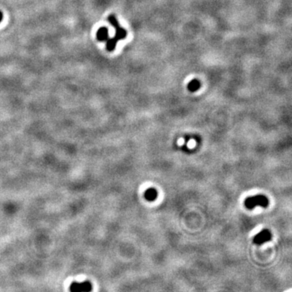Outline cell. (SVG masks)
Listing matches in <instances>:
<instances>
[{
  "mask_svg": "<svg viewBox=\"0 0 292 292\" xmlns=\"http://www.w3.org/2000/svg\"><path fill=\"white\" fill-rule=\"evenodd\" d=\"M108 20H109V22L115 27V30H116L115 31V36L113 38H111V39H107V50L109 51H112L115 50V45L117 44V42L119 40L124 39L126 37L127 32L124 28H123L119 25L118 20H116L115 16H110L108 17Z\"/></svg>",
  "mask_w": 292,
  "mask_h": 292,
  "instance_id": "1",
  "label": "cell"
},
{
  "mask_svg": "<svg viewBox=\"0 0 292 292\" xmlns=\"http://www.w3.org/2000/svg\"><path fill=\"white\" fill-rule=\"evenodd\" d=\"M244 205L249 209H253L256 205H260L262 207H267L269 205V200L263 195H257L255 197L247 198L245 200Z\"/></svg>",
  "mask_w": 292,
  "mask_h": 292,
  "instance_id": "2",
  "label": "cell"
},
{
  "mask_svg": "<svg viewBox=\"0 0 292 292\" xmlns=\"http://www.w3.org/2000/svg\"><path fill=\"white\" fill-rule=\"evenodd\" d=\"M92 284L89 282H72L70 285V291L74 292L90 291L92 290Z\"/></svg>",
  "mask_w": 292,
  "mask_h": 292,
  "instance_id": "3",
  "label": "cell"
},
{
  "mask_svg": "<svg viewBox=\"0 0 292 292\" xmlns=\"http://www.w3.org/2000/svg\"><path fill=\"white\" fill-rule=\"evenodd\" d=\"M271 239V233L268 230H262L254 237L253 242L256 244H262Z\"/></svg>",
  "mask_w": 292,
  "mask_h": 292,
  "instance_id": "4",
  "label": "cell"
},
{
  "mask_svg": "<svg viewBox=\"0 0 292 292\" xmlns=\"http://www.w3.org/2000/svg\"><path fill=\"white\" fill-rule=\"evenodd\" d=\"M97 38L101 42L107 41V39H108V29L107 28H105V27L99 28L98 31L97 33Z\"/></svg>",
  "mask_w": 292,
  "mask_h": 292,
  "instance_id": "5",
  "label": "cell"
},
{
  "mask_svg": "<svg viewBox=\"0 0 292 292\" xmlns=\"http://www.w3.org/2000/svg\"><path fill=\"white\" fill-rule=\"evenodd\" d=\"M145 197L147 200H154L157 197V191L156 189L153 188H149L145 193Z\"/></svg>",
  "mask_w": 292,
  "mask_h": 292,
  "instance_id": "6",
  "label": "cell"
},
{
  "mask_svg": "<svg viewBox=\"0 0 292 292\" xmlns=\"http://www.w3.org/2000/svg\"><path fill=\"white\" fill-rule=\"evenodd\" d=\"M200 87V82L198 80H191L188 85V89L191 92H196L197 89H199Z\"/></svg>",
  "mask_w": 292,
  "mask_h": 292,
  "instance_id": "7",
  "label": "cell"
},
{
  "mask_svg": "<svg viewBox=\"0 0 292 292\" xmlns=\"http://www.w3.org/2000/svg\"><path fill=\"white\" fill-rule=\"evenodd\" d=\"M2 19H3V13L0 11V22H1V20H2Z\"/></svg>",
  "mask_w": 292,
  "mask_h": 292,
  "instance_id": "8",
  "label": "cell"
}]
</instances>
